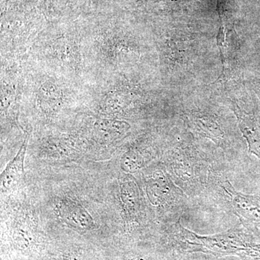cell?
Masks as SVG:
<instances>
[{"mask_svg": "<svg viewBox=\"0 0 260 260\" xmlns=\"http://www.w3.org/2000/svg\"><path fill=\"white\" fill-rule=\"evenodd\" d=\"M218 162L214 154L205 152L192 142L181 140L168 152L162 167L181 190L194 198L206 189L210 173Z\"/></svg>", "mask_w": 260, "mask_h": 260, "instance_id": "cell-1", "label": "cell"}, {"mask_svg": "<svg viewBox=\"0 0 260 260\" xmlns=\"http://www.w3.org/2000/svg\"><path fill=\"white\" fill-rule=\"evenodd\" d=\"M27 149V140L24 142L16 156L8 164L1 174L2 189L10 191L16 189L24 176V160Z\"/></svg>", "mask_w": 260, "mask_h": 260, "instance_id": "cell-9", "label": "cell"}, {"mask_svg": "<svg viewBox=\"0 0 260 260\" xmlns=\"http://www.w3.org/2000/svg\"><path fill=\"white\" fill-rule=\"evenodd\" d=\"M220 165L212 169L205 191L215 203L229 210L239 218L241 223L251 232H260V197L238 191Z\"/></svg>", "mask_w": 260, "mask_h": 260, "instance_id": "cell-3", "label": "cell"}, {"mask_svg": "<svg viewBox=\"0 0 260 260\" xmlns=\"http://www.w3.org/2000/svg\"><path fill=\"white\" fill-rule=\"evenodd\" d=\"M59 215L64 223L79 231H90L95 228L93 217L80 203L70 198L61 199Z\"/></svg>", "mask_w": 260, "mask_h": 260, "instance_id": "cell-8", "label": "cell"}, {"mask_svg": "<svg viewBox=\"0 0 260 260\" xmlns=\"http://www.w3.org/2000/svg\"><path fill=\"white\" fill-rule=\"evenodd\" d=\"M225 32H224L223 24H222L221 26L219 29L218 37H217V44H218V47L220 49L223 70L225 69V54H224V52H225Z\"/></svg>", "mask_w": 260, "mask_h": 260, "instance_id": "cell-11", "label": "cell"}, {"mask_svg": "<svg viewBox=\"0 0 260 260\" xmlns=\"http://www.w3.org/2000/svg\"><path fill=\"white\" fill-rule=\"evenodd\" d=\"M238 125L247 143L249 151L260 159V116L256 111H246L237 104H233Z\"/></svg>", "mask_w": 260, "mask_h": 260, "instance_id": "cell-6", "label": "cell"}, {"mask_svg": "<svg viewBox=\"0 0 260 260\" xmlns=\"http://www.w3.org/2000/svg\"><path fill=\"white\" fill-rule=\"evenodd\" d=\"M188 125L195 133L213 140L224 150L231 148L226 128L215 114L205 112H191L186 116Z\"/></svg>", "mask_w": 260, "mask_h": 260, "instance_id": "cell-5", "label": "cell"}, {"mask_svg": "<svg viewBox=\"0 0 260 260\" xmlns=\"http://www.w3.org/2000/svg\"><path fill=\"white\" fill-rule=\"evenodd\" d=\"M68 260H75V259H68Z\"/></svg>", "mask_w": 260, "mask_h": 260, "instance_id": "cell-13", "label": "cell"}, {"mask_svg": "<svg viewBox=\"0 0 260 260\" xmlns=\"http://www.w3.org/2000/svg\"><path fill=\"white\" fill-rule=\"evenodd\" d=\"M119 199L126 221L129 223H139L143 218L144 208L141 191L134 180L120 183Z\"/></svg>", "mask_w": 260, "mask_h": 260, "instance_id": "cell-7", "label": "cell"}, {"mask_svg": "<svg viewBox=\"0 0 260 260\" xmlns=\"http://www.w3.org/2000/svg\"><path fill=\"white\" fill-rule=\"evenodd\" d=\"M145 189L149 203L170 225L180 221L189 212V197L175 184L162 166L145 178Z\"/></svg>", "mask_w": 260, "mask_h": 260, "instance_id": "cell-4", "label": "cell"}, {"mask_svg": "<svg viewBox=\"0 0 260 260\" xmlns=\"http://www.w3.org/2000/svg\"><path fill=\"white\" fill-rule=\"evenodd\" d=\"M178 245L189 251H203L215 255L238 254L260 259V244L249 240L242 229L234 228L213 236H200L188 230L180 221L170 225Z\"/></svg>", "mask_w": 260, "mask_h": 260, "instance_id": "cell-2", "label": "cell"}, {"mask_svg": "<svg viewBox=\"0 0 260 260\" xmlns=\"http://www.w3.org/2000/svg\"><path fill=\"white\" fill-rule=\"evenodd\" d=\"M151 160V155L140 151L138 149L128 150L121 157L120 168L126 174L139 172L148 165Z\"/></svg>", "mask_w": 260, "mask_h": 260, "instance_id": "cell-10", "label": "cell"}, {"mask_svg": "<svg viewBox=\"0 0 260 260\" xmlns=\"http://www.w3.org/2000/svg\"><path fill=\"white\" fill-rule=\"evenodd\" d=\"M128 260H146L145 258H143V256H134V257L130 258Z\"/></svg>", "mask_w": 260, "mask_h": 260, "instance_id": "cell-12", "label": "cell"}]
</instances>
